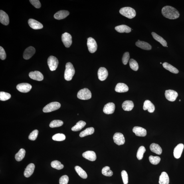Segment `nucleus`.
Instances as JSON below:
<instances>
[{"mask_svg": "<svg viewBox=\"0 0 184 184\" xmlns=\"http://www.w3.org/2000/svg\"><path fill=\"white\" fill-rule=\"evenodd\" d=\"M162 13L164 17L171 20L177 19L179 17L178 11L175 8L170 6H166L162 9Z\"/></svg>", "mask_w": 184, "mask_h": 184, "instance_id": "f257e3e1", "label": "nucleus"}, {"mask_svg": "<svg viewBox=\"0 0 184 184\" xmlns=\"http://www.w3.org/2000/svg\"><path fill=\"white\" fill-rule=\"evenodd\" d=\"M75 73V70L73 65L71 62H68L66 65V70L64 74V79L67 81L71 80Z\"/></svg>", "mask_w": 184, "mask_h": 184, "instance_id": "f03ea898", "label": "nucleus"}, {"mask_svg": "<svg viewBox=\"0 0 184 184\" xmlns=\"http://www.w3.org/2000/svg\"><path fill=\"white\" fill-rule=\"evenodd\" d=\"M119 13L121 15L130 19H133L136 15L135 10L130 7L122 8L119 10Z\"/></svg>", "mask_w": 184, "mask_h": 184, "instance_id": "7ed1b4c3", "label": "nucleus"}, {"mask_svg": "<svg viewBox=\"0 0 184 184\" xmlns=\"http://www.w3.org/2000/svg\"><path fill=\"white\" fill-rule=\"evenodd\" d=\"M92 94L90 90L85 88L80 90L78 92V98L82 100H87L92 98Z\"/></svg>", "mask_w": 184, "mask_h": 184, "instance_id": "20e7f679", "label": "nucleus"}, {"mask_svg": "<svg viewBox=\"0 0 184 184\" xmlns=\"http://www.w3.org/2000/svg\"><path fill=\"white\" fill-rule=\"evenodd\" d=\"M61 107L59 103L55 102L50 103L46 105L43 108L44 113H49L58 110Z\"/></svg>", "mask_w": 184, "mask_h": 184, "instance_id": "39448f33", "label": "nucleus"}, {"mask_svg": "<svg viewBox=\"0 0 184 184\" xmlns=\"http://www.w3.org/2000/svg\"><path fill=\"white\" fill-rule=\"evenodd\" d=\"M48 64L50 69L51 71L55 70L57 68L59 64L57 58L54 56H50L48 58Z\"/></svg>", "mask_w": 184, "mask_h": 184, "instance_id": "423d86ee", "label": "nucleus"}, {"mask_svg": "<svg viewBox=\"0 0 184 184\" xmlns=\"http://www.w3.org/2000/svg\"><path fill=\"white\" fill-rule=\"evenodd\" d=\"M87 45L89 51L91 53H94L97 49L98 46L97 42L92 37L88 38Z\"/></svg>", "mask_w": 184, "mask_h": 184, "instance_id": "0eeeda50", "label": "nucleus"}, {"mask_svg": "<svg viewBox=\"0 0 184 184\" xmlns=\"http://www.w3.org/2000/svg\"><path fill=\"white\" fill-rule=\"evenodd\" d=\"M62 41L65 47L69 48L72 44V37L71 35L68 33H65L62 35Z\"/></svg>", "mask_w": 184, "mask_h": 184, "instance_id": "6e6552de", "label": "nucleus"}, {"mask_svg": "<svg viewBox=\"0 0 184 184\" xmlns=\"http://www.w3.org/2000/svg\"><path fill=\"white\" fill-rule=\"evenodd\" d=\"M178 96V93L174 90H168L165 91V97L170 101H174L176 99Z\"/></svg>", "mask_w": 184, "mask_h": 184, "instance_id": "1a4fd4ad", "label": "nucleus"}, {"mask_svg": "<svg viewBox=\"0 0 184 184\" xmlns=\"http://www.w3.org/2000/svg\"><path fill=\"white\" fill-rule=\"evenodd\" d=\"M17 88L20 92L27 93L31 90L32 86L31 85L27 83H22L17 85Z\"/></svg>", "mask_w": 184, "mask_h": 184, "instance_id": "9d476101", "label": "nucleus"}, {"mask_svg": "<svg viewBox=\"0 0 184 184\" xmlns=\"http://www.w3.org/2000/svg\"><path fill=\"white\" fill-rule=\"evenodd\" d=\"M113 139L114 143L118 145L124 144L125 142L124 135L120 133H115L113 136Z\"/></svg>", "mask_w": 184, "mask_h": 184, "instance_id": "9b49d317", "label": "nucleus"}, {"mask_svg": "<svg viewBox=\"0 0 184 184\" xmlns=\"http://www.w3.org/2000/svg\"><path fill=\"white\" fill-rule=\"evenodd\" d=\"M36 52L35 48L33 46H30L26 48L23 53V57L26 60L29 59Z\"/></svg>", "mask_w": 184, "mask_h": 184, "instance_id": "f8f14e48", "label": "nucleus"}, {"mask_svg": "<svg viewBox=\"0 0 184 184\" xmlns=\"http://www.w3.org/2000/svg\"><path fill=\"white\" fill-rule=\"evenodd\" d=\"M28 23L30 27L34 29H40L43 28V25L41 23L33 19L28 20Z\"/></svg>", "mask_w": 184, "mask_h": 184, "instance_id": "ddd939ff", "label": "nucleus"}, {"mask_svg": "<svg viewBox=\"0 0 184 184\" xmlns=\"http://www.w3.org/2000/svg\"><path fill=\"white\" fill-rule=\"evenodd\" d=\"M115 108V104L114 103H108L104 106L103 111L106 114H112L114 112Z\"/></svg>", "mask_w": 184, "mask_h": 184, "instance_id": "4468645a", "label": "nucleus"}, {"mask_svg": "<svg viewBox=\"0 0 184 184\" xmlns=\"http://www.w3.org/2000/svg\"><path fill=\"white\" fill-rule=\"evenodd\" d=\"M29 76L30 78L37 81H42L43 80L44 77L43 75L41 72L39 71L31 72L29 73Z\"/></svg>", "mask_w": 184, "mask_h": 184, "instance_id": "2eb2a0df", "label": "nucleus"}, {"mask_svg": "<svg viewBox=\"0 0 184 184\" xmlns=\"http://www.w3.org/2000/svg\"><path fill=\"white\" fill-rule=\"evenodd\" d=\"M184 147L183 143H179L175 147L174 150V155L175 158L178 159L181 157Z\"/></svg>", "mask_w": 184, "mask_h": 184, "instance_id": "dca6fc26", "label": "nucleus"}, {"mask_svg": "<svg viewBox=\"0 0 184 184\" xmlns=\"http://www.w3.org/2000/svg\"><path fill=\"white\" fill-rule=\"evenodd\" d=\"M108 70L106 68L101 67L98 71V75L99 80L101 81L106 80L108 76Z\"/></svg>", "mask_w": 184, "mask_h": 184, "instance_id": "f3484780", "label": "nucleus"}, {"mask_svg": "<svg viewBox=\"0 0 184 184\" xmlns=\"http://www.w3.org/2000/svg\"><path fill=\"white\" fill-rule=\"evenodd\" d=\"M83 156L88 160L94 161L97 159L96 155L94 151H87L83 153Z\"/></svg>", "mask_w": 184, "mask_h": 184, "instance_id": "a211bd4d", "label": "nucleus"}, {"mask_svg": "<svg viewBox=\"0 0 184 184\" xmlns=\"http://www.w3.org/2000/svg\"><path fill=\"white\" fill-rule=\"evenodd\" d=\"M133 132L137 136L144 137L147 135V131L145 129L139 127H135L133 129Z\"/></svg>", "mask_w": 184, "mask_h": 184, "instance_id": "6ab92c4d", "label": "nucleus"}, {"mask_svg": "<svg viewBox=\"0 0 184 184\" xmlns=\"http://www.w3.org/2000/svg\"><path fill=\"white\" fill-rule=\"evenodd\" d=\"M69 12L68 11L62 10L57 12L55 14L54 17L55 19L58 20L63 19L69 15Z\"/></svg>", "mask_w": 184, "mask_h": 184, "instance_id": "aec40b11", "label": "nucleus"}, {"mask_svg": "<svg viewBox=\"0 0 184 184\" xmlns=\"http://www.w3.org/2000/svg\"><path fill=\"white\" fill-rule=\"evenodd\" d=\"M0 22L2 24L6 26L8 25L9 23L8 15L2 10L0 11Z\"/></svg>", "mask_w": 184, "mask_h": 184, "instance_id": "412c9836", "label": "nucleus"}, {"mask_svg": "<svg viewBox=\"0 0 184 184\" xmlns=\"http://www.w3.org/2000/svg\"><path fill=\"white\" fill-rule=\"evenodd\" d=\"M35 169V165L33 163L28 165L24 172V176L26 178L29 177L33 174Z\"/></svg>", "mask_w": 184, "mask_h": 184, "instance_id": "4be33fe9", "label": "nucleus"}, {"mask_svg": "<svg viewBox=\"0 0 184 184\" xmlns=\"http://www.w3.org/2000/svg\"><path fill=\"white\" fill-rule=\"evenodd\" d=\"M143 109L145 111L147 110L149 113H152L154 112L155 106L150 101L146 100L143 104Z\"/></svg>", "mask_w": 184, "mask_h": 184, "instance_id": "5701e85b", "label": "nucleus"}, {"mask_svg": "<svg viewBox=\"0 0 184 184\" xmlns=\"http://www.w3.org/2000/svg\"><path fill=\"white\" fill-rule=\"evenodd\" d=\"M115 90L118 92H128L129 88L126 84L123 83H119L115 87Z\"/></svg>", "mask_w": 184, "mask_h": 184, "instance_id": "b1692460", "label": "nucleus"}, {"mask_svg": "<svg viewBox=\"0 0 184 184\" xmlns=\"http://www.w3.org/2000/svg\"><path fill=\"white\" fill-rule=\"evenodd\" d=\"M115 29L120 33H129L131 31V28L126 25H122L116 26Z\"/></svg>", "mask_w": 184, "mask_h": 184, "instance_id": "393cba45", "label": "nucleus"}, {"mask_svg": "<svg viewBox=\"0 0 184 184\" xmlns=\"http://www.w3.org/2000/svg\"><path fill=\"white\" fill-rule=\"evenodd\" d=\"M136 46L141 49L146 50H150L151 49L152 46L146 42L143 41H138L135 43Z\"/></svg>", "mask_w": 184, "mask_h": 184, "instance_id": "a878e982", "label": "nucleus"}, {"mask_svg": "<svg viewBox=\"0 0 184 184\" xmlns=\"http://www.w3.org/2000/svg\"><path fill=\"white\" fill-rule=\"evenodd\" d=\"M169 182L168 175L165 172H163L160 176L159 182V184H169Z\"/></svg>", "mask_w": 184, "mask_h": 184, "instance_id": "bb28decb", "label": "nucleus"}, {"mask_svg": "<svg viewBox=\"0 0 184 184\" xmlns=\"http://www.w3.org/2000/svg\"><path fill=\"white\" fill-rule=\"evenodd\" d=\"M134 107V104L132 101L127 100L125 101L122 104V108L125 111H130L132 110Z\"/></svg>", "mask_w": 184, "mask_h": 184, "instance_id": "cd10ccee", "label": "nucleus"}, {"mask_svg": "<svg viewBox=\"0 0 184 184\" xmlns=\"http://www.w3.org/2000/svg\"><path fill=\"white\" fill-rule=\"evenodd\" d=\"M150 150L153 152L158 155H160L162 153V149L158 144L155 143H153L150 147Z\"/></svg>", "mask_w": 184, "mask_h": 184, "instance_id": "c85d7f7f", "label": "nucleus"}, {"mask_svg": "<svg viewBox=\"0 0 184 184\" xmlns=\"http://www.w3.org/2000/svg\"><path fill=\"white\" fill-rule=\"evenodd\" d=\"M151 34L153 38H154L155 40L160 42L163 46L166 47L167 46V42L162 37L160 36L157 35V34L155 33V32H152V33H151Z\"/></svg>", "mask_w": 184, "mask_h": 184, "instance_id": "c756f323", "label": "nucleus"}, {"mask_svg": "<svg viewBox=\"0 0 184 184\" xmlns=\"http://www.w3.org/2000/svg\"><path fill=\"white\" fill-rule=\"evenodd\" d=\"M163 66L166 69L169 70L172 73L178 74L179 73V71L177 69L167 62H164L163 64Z\"/></svg>", "mask_w": 184, "mask_h": 184, "instance_id": "7c9ffc66", "label": "nucleus"}, {"mask_svg": "<svg viewBox=\"0 0 184 184\" xmlns=\"http://www.w3.org/2000/svg\"><path fill=\"white\" fill-rule=\"evenodd\" d=\"M86 123L82 120L78 121L76 125L72 128V130L73 131H78L81 130L86 126Z\"/></svg>", "mask_w": 184, "mask_h": 184, "instance_id": "2f4dec72", "label": "nucleus"}, {"mask_svg": "<svg viewBox=\"0 0 184 184\" xmlns=\"http://www.w3.org/2000/svg\"><path fill=\"white\" fill-rule=\"evenodd\" d=\"M75 169L79 176L82 178L85 179L87 178V175L86 173L81 167L78 166H76L75 167Z\"/></svg>", "mask_w": 184, "mask_h": 184, "instance_id": "473e14b6", "label": "nucleus"}, {"mask_svg": "<svg viewBox=\"0 0 184 184\" xmlns=\"http://www.w3.org/2000/svg\"><path fill=\"white\" fill-rule=\"evenodd\" d=\"M94 129L93 127H90L87 128L83 131L81 132L80 134V136L81 137H84L88 135H92L94 133Z\"/></svg>", "mask_w": 184, "mask_h": 184, "instance_id": "72a5a7b5", "label": "nucleus"}, {"mask_svg": "<svg viewBox=\"0 0 184 184\" xmlns=\"http://www.w3.org/2000/svg\"><path fill=\"white\" fill-rule=\"evenodd\" d=\"M26 153L25 150L22 148L15 155V159L17 161H20L23 160L25 157Z\"/></svg>", "mask_w": 184, "mask_h": 184, "instance_id": "f704fd0d", "label": "nucleus"}, {"mask_svg": "<svg viewBox=\"0 0 184 184\" xmlns=\"http://www.w3.org/2000/svg\"><path fill=\"white\" fill-rule=\"evenodd\" d=\"M146 150L145 147L143 146H141L139 148L137 151L136 156L139 160H141L143 158V154L145 152Z\"/></svg>", "mask_w": 184, "mask_h": 184, "instance_id": "c9c22d12", "label": "nucleus"}, {"mask_svg": "<svg viewBox=\"0 0 184 184\" xmlns=\"http://www.w3.org/2000/svg\"><path fill=\"white\" fill-rule=\"evenodd\" d=\"M103 175L107 177H111L113 175V172L110 169V167L106 166L103 168L102 170Z\"/></svg>", "mask_w": 184, "mask_h": 184, "instance_id": "e433bc0d", "label": "nucleus"}, {"mask_svg": "<svg viewBox=\"0 0 184 184\" xmlns=\"http://www.w3.org/2000/svg\"><path fill=\"white\" fill-rule=\"evenodd\" d=\"M51 165L53 168L58 170L62 169L64 167V165L60 162L57 160L52 161L51 163Z\"/></svg>", "mask_w": 184, "mask_h": 184, "instance_id": "4c0bfd02", "label": "nucleus"}, {"mask_svg": "<svg viewBox=\"0 0 184 184\" xmlns=\"http://www.w3.org/2000/svg\"><path fill=\"white\" fill-rule=\"evenodd\" d=\"M66 136L62 133H57L53 135L52 137V139L55 141H62L65 140Z\"/></svg>", "mask_w": 184, "mask_h": 184, "instance_id": "58836bf2", "label": "nucleus"}, {"mask_svg": "<svg viewBox=\"0 0 184 184\" xmlns=\"http://www.w3.org/2000/svg\"><path fill=\"white\" fill-rule=\"evenodd\" d=\"M129 65L131 69L135 71L138 70L139 68L138 64L136 61L133 59H131L129 61Z\"/></svg>", "mask_w": 184, "mask_h": 184, "instance_id": "ea45409f", "label": "nucleus"}, {"mask_svg": "<svg viewBox=\"0 0 184 184\" xmlns=\"http://www.w3.org/2000/svg\"><path fill=\"white\" fill-rule=\"evenodd\" d=\"M64 124L63 121L60 120H54L52 121L50 124V127L51 128L62 126Z\"/></svg>", "mask_w": 184, "mask_h": 184, "instance_id": "a19ab883", "label": "nucleus"}, {"mask_svg": "<svg viewBox=\"0 0 184 184\" xmlns=\"http://www.w3.org/2000/svg\"><path fill=\"white\" fill-rule=\"evenodd\" d=\"M149 160L152 164L157 165L160 162V157L158 156H153L150 155L149 157Z\"/></svg>", "mask_w": 184, "mask_h": 184, "instance_id": "79ce46f5", "label": "nucleus"}, {"mask_svg": "<svg viewBox=\"0 0 184 184\" xmlns=\"http://www.w3.org/2000/svg\"><path fill=\"white\" fill-rule=\"evenodd\" d=\"M10 94L8 93L1 92H0V100L5 101L11 98Z\"/></svg>", "mask_w": 184, "mask_h": 184, "instance_id": "37998d69", "label": "nucleus"}, {"mask_svg": "<svg viewBox=\"0 0 184 184\" xmlns=\"http://www.w3.org/2000/svg\"><path fill=\"white\" fill-rule=\"evenodd\" d=\"M123 183L124 184H128V176L127 171L125 170L122 171L121 173Z\"/></svg>", "mask_w": 184, "mask_h": 184, "instance_id": "c03bdc74", "label": "nucleus"}, {"mask_svg": "<svg viewBox=\"0 0 184 184\" xmlns=\"http://www.w3.org/2000/svg\"><path fill=\"white\" fill-rule=\"evenodd\" d=\"M38 131L37 130H34L33 132L30 133L28 137V139L31 141H35L37 138L38 134Z\"/></svg>", "mask_w": 184, "mask_h": 184, "instance_id": "a18cd8bd", "label": "nucleus"}, {"mask_svg": "<svg viewBox=\"0 0 184 184\" xmlns=\"http://www.w3.org/2000/svg\"><path fill=\"white\" fill-rule=\"evenodd\" d=\"M129 59H130V54L128 52H125L123 55L122 58V61L123 64L126 65L128 63Z\"/></svg>", "mask_w": 184, "mask_h": 184, "instance_id": "49530a36", "label": "nucleus"}, {"mask_svg": "<svg viewBox=\"0 0 184 184\" xmlns=\"http://www.w3.org/2000/svg\"><path fill=\"white\" fill-rule=\"evenodd\" d=\"M69 178L68 176L64 175L60 177L59 179V184H68Z\"/></svg>", "mask_w": 184, "mask_h": 184, "instance_id": "de8ad7c7", "label": "nucleus"}, {"mask_svg": "<svg viewBox=\"0 0 184 184\" xmlns=\"http://www.w3.org/2000/svg\"><path fill=\"white\" fill-rule=\"evenodd\" d=\"M29 1L36 8H40L41 7V3L39 0H30Z\"/></svg>", "mask_w": 184, "mask_h": 184, "instance_id": "09e8293b", "label": "nucleus"}, {"mask_svg": "<svg viewBox=\"0 0 184 184\" xmlns=\"http://www.w3.org/2000/svg\"><path fill=\"white\" fill-rule=\"evenodd\" d=\"M6 57V54L3 48L0 46V58L2 60H4Z\"/></svg>", "mask_w": 184, "mask_h": 184, "instance_id": "8fccbe9b", "label": "nucleus"}, {"mask_svg": "<svg viewBox=\"0 0 184 184\" xmlns=\"http://www.w3.org/2000/svg\"><path fill=\"white\" fill-rule=\"evenodd\" d=\"M179 101H181V100H179Z\"/></svg>", "mask_w": 184, "mask_h": 184, "instance_id": "3c124183", "label": "nucleus"}]
</instances>
